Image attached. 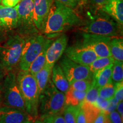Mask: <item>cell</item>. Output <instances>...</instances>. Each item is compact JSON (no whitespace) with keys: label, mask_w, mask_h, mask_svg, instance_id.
Returning <instances> with one entry per match:
<instances>
[{"label":"cell","mask_w":123,"mask_h":123,"mask_svg":"<svg viewBox=\"0 0 123 123\" xmlns=\"http://www.w3.org/2000/svg\"><path fill=\"white\" fill-rule=\"evenodd\" d=\"M80 22V18L74 9L54 0L43 32L48 38L53 37L79 25Z\"/></svg>","instance_id":"cell-1"},{"label":"cell","mask_w":123,"mask_h":123,"mask_svg":"<svg viewBox=\"0 0 123 123\" xmlns=\"http://www.w3.org/2000/svg\"><path fill=\"white\" fill-rule=\"evenodd\" d=\"M17 81L25 103L26 112L31 120L38 117L39 92L34 76L29 71L20 70Z\"/></svg>","instance_id":"cell-2"},{"label":"cell","mask_w":123,"mask_h":123,"mask_svg":"<svg viewBox=\"0 0 123 123\" xmlns=\"http://www.w3.org/2000/svg\"><path fill=\"white\" fill-rule=\"evenodd\" d=\"M65 107L64 93L55 87L51 77L46 89L39 95L38 112L41 119L63 113Z\"/></svg>","instance_id":"cell-3"},{"label":"cell","mask_w":123,"mask_h":123,"mask_svg":"<svg viewBox=\"0 0 123 123\" xmlns=\"http://www.w3.org/2000/svg\"><path fill=\"white\" fill-rule=\"evenodd\" d=\"M25 39L19 35L12 37L0 47V66L6 73L19 64Z\"/></svg>","instance_id":"cell-4"},{"label":"cell","mask_w":123,"mask_h":123,"mask_svg":"<svg viewBox=\"0 0 123 123\" xmlns=\"http://www.w3.org/2000/svg\"><path fill=\"white\" fill-rule=\"evenodd\" d=\"M79 30L86 34H92L103 36L116 37L121 33V25L108 15H96Z\"/></svg>","instance_id":"cell-5"},{"label":"cell","mask_w":123,"mask_h":123,"mask_svg":"<svg viewBox=\"0 0 123 123\" xmlns=\"http://www.w3.org/2000/svg\"><path fill=\"white\" fill-rule=\"evenodd\" d=\"M51 40L42 35H35L25 39L18 65L21 70L28 71L32 62Z\"/></svg>","instance_id":"cell-6"},{"label":"cell","mask_w":123,"mask_h":123,"mask_svg":"<svg viewBox=\"0 0 123 123\" xmlns=\"http://www.w3.org/2000/svg\"><path fill=\"white\" fill-rule=\"evenodd\" d=\"M3 92L6 106L26 112L25 103L17 81V75L12 71L7 73L5 78L3 82Z\"/></svg>","instance_id":"cell-7"},{"label":"cell","mask_w":123,"mask_h":123,"mask_svg":"<svg viewBox=\"0 0 123 123\" xmlns=\"http://www.w3.org/2000/svg\"><path fill=\"white\" fill-rule=\"evenodd\" d=\"M59 66L67 78L69 85L73 81L82 79H91L93 74L88 66H83L71 61L67 56H64L59 61Z\"/></svg>","instance_id":"cell-8"},{"label":"cell","mask_w":123,"mask_h":123,"mask_svg":"<svg viewBox=\"0 0 123 123\" xmlns=\"http://www.w3.org/2000/svg\"><path fill=\"white\" fill-rule=\"evenodd\" d=\"M83 38L82 44L91 49L98 57L111 56L110 44L112 37L83 33Z\"/></svg>","instance_id":"cell-9"},{"label":"cell","mask_w":123,"mask_h":123,"mask_svg":"<svg viewBox=\"0 0 123 123\" xmlns=\"http://www.w3.org/2000/svg\"><path fill=\"white\" fill-rule=\"evenodd\" d=\"M65 56L83 66H89L98 58L93 51L83 44L70 46L66 49Z\"/></svg>","instance_id":"cell-10"},{"label":"cell","mask_w":123,"mask_h":123,"mask_svg":"<svg viewBox=\"0 0 123 123\" xmlns=\"http://www.w3.org/2000/svg\"><path fill=\"white\" fill-rule=\"evenodd\" d=\"M15 7L18 13V27L30 32L37 30L33 21V0H21Z\"/></svg>","instance_id":"cell-11"},{"label":"cell","mask_w":123,"mask_h":123,"mask_svg":"<svg viewBox=\"0 0 123 123\" xmlns=\"http://www.w3.org/2000/svg\"><path fill=\"white\" fill-rule=\"evenodd\" d=\"M68 43V38L66 34H62L51 42L47 47L46 53V64L53 69L56 62L63 54Z\"/></svg>","instance_id":"cell-12"},{"label":"cell","mask_w":123,"mask_h":123,"mask_svg":"<svg viewBox=\"0 0 123 123\" xmlns=\"http://www.w3.org/2000/svg\"><path fill=\"white\" fill-rule=\"evenodd\" d=\"M54 0H33V21L38 31H43Z\"/></svg>","instance_id":"cell-13"},{"label":"cell","mask_w":123,"mask_h":123,"mask_svg":"<svg viewBox=\"0 0 123 123\" xmlns=\"http://www.w3.org/2000/svg\"><path fill=\"white\" fill-rule=\"evenodd\" d=\"M27 120H31L24 111L9 106L0 108V123H22Z\"/></svg>","instance_id":"cell-14"},{"label":"cell","mask_w":123,"mask_h":123,"mask_svg":"<svg viewBox=\"0 0 123 123\" xmlns=\"http://www.w3.org/2000/svg\"><path fill=\"white\" fill-rule=\"evenodd\" d=\"M18 18L15 7H6L0 5V31H9L17 28Z\"/></svg>","instance_id":"cell-15"},{"label":"cell","mask_w":123,"mask_h":123,"mask_svg":"<svg viewBox=\"0 0 123 123\" xmlns=\"http://www.w3.org/2000/svg\"><path fill=\"white\" fill-rule=\"evenodd\" d=\"M121 26L123 24V0H107L100 9Z\"/></svg>","instance_id":"cell-16"},{"label":"cell","mask_w":123,"mask_h":123,"mask_svg":"<svg viewBox=\"0 0 123 123\" xmlns=\"http://www.w3.org/2000/svg\"><path fill=\"white\" fill-rule=\"evenodd\" d=\"M51 80L55 87L63 93H65L70 87L67 78L59 64H55L53 67Z\"/></svg>","instance_id":"cell-17"},{"label":"cell","mask_w":123,"mask_h":123,"mask_svg":"<svg viewBox=\"0 0 123 123\" xmlns=\"http://www.w3.org/2000/svg\"><path fill=\"white\" fill-rule=\"evenodd\" d=\"M86 94V91H80L69 87L68 90L64 93L66 105L76 107L81 105L83 102Z\"/></svg>","instance_id":"cell-18"},{"label":"cell","mask_w":123,"mask_h":123,"mask_svg":"<svg viewBox=\"0 0 123 123\" xmlns=\"http://www.w3.org/2000/svg\"><path fill=\"white\" fill-rule=\"evenodd\" d=\"M51 73L52 68L45 65L42 70L33 75L37 84L39 95L42 94L47 87L51 77Z\"/></svg>","instance_id":"cell-19"},{"label":"cell","mask_w":123,"mask_h":123,"mask_svg":"<svg viewBox=\"0 0 123 123\" xmlns=\"http://www.w3.org/2000/svg\"><path fill=\"white\" fill-rule=\"evenodd\" d=\"M113 64L98 71L93 74V80L99 88L112 81L111 75Z\"/></svg>","instance_id":"cell-20"},{"label":"cell","mask_w":123,"mask_h":123,"mask_svg":"<svg viewBox=\"0 0 123 123\" xmlns=\"http://www.w3.org/2000/svg\"><path fill=\"white\" fill-rule=\"evenodd\" d=\"M110 49L111 56L115 61L123 62V40L122 37H112Z\"/></svg>","instance_id":"cell-21"},{"label":"cell","mask_w":123,"mask_h":123,"mask_svg":"<svg viewBox=\"0 0 123 123\" xmlns=\"http://www.w3.org/2000/svg\"><path fill=\"white\" fill-rule=\"evenodd\" d=\"M52 42V41L47 44L41 53L38 55V56L34 61L29 66L28 71L33 75L36 74L38 72L43 68L46 64V53L47 47Z\"/></svg>","instance_id":"cell-22"},{"label":"cell","mask_w":123,"mask_h":123,"mask_svg":"<svg viewBox=\"0 0 123 123\" xmlns=\"http://www.w3.org/2000/svg\"><path fill=\"white\" fill-rule=\"evenodd\" d=\"M81 107L83 110L86 123H93L97 116L101 111L94 104L84 101L81 104Z\"/></svg>","instance_id":"cell-23"},{"label":"cell","mask_w":123,"mask_h":123,"mask_svg":"<svg viewBox=\"0 0 123 123\" xmlns=\"http://www.w3.org/2000/svg\"><path fill=\"white\" fill-rule=\"evenodd\" d=\"M115 60L111 56L105 57H98L94 61H93L88 66L89 68L93 75L97 71L101 69L112 65Z\"/></svg>","instance_id":"cell-24"},{"label":"cell","mask_w":123,"mask_h":123,"mask_svg":"<svg viewBox=\"0 0 123 123\" xmlns=\"http://www.w3.org/2000/svg\"><path fill=\"white\" fill-rule=\"evenodd\" d=\"M111 80L113 84L123 81V63L122 62L115 61L112 67Z\"/></svg>","instance_id":"cell-25"},{"label":"cell","mask_w":123,"mask_h":123,"mask_svg":"<svg viewBox=\"0 0 123 123\" xmlns=\"http://www.w3.org/2000/svg\"><path fill=\"white\" fill-rule=\"evenodd\" d=\"M114 96L115 86L112 81L99 88V96L103 99L110 100L113 99Z\"/></svg>","instance_id":"cell-26"},{"label":"cell","mask_w":123,"mask_h":123,"mask_svg":"<svg viewBox=\"0 0 123 123\" xmlns=\"http://www.w3.org/2000/svg\"><path fill=\"white\" fill-rule=\"evenodd\" d=\"M77 108L78 106L66 105L63 112V116L66 123H76Z\"/></svg>","instance_id":"cell-27"},{"label":"cell","mask_w":123,"mask_h":123,"mask_svg":"<svg viewBox=\"0 0 123 123\" xmlns=\"http://www.w3.org/2000/svg\"><path fill=\"white\" fill-rule=\"evenodd\" d=\"M99 87L95 84V82L93 78V82L90 88L86 92L84 102L93 104L96 101L97 98L99 97Z\"/></svg>","instance_id":"cell-28"},{"label":"cell","mask_w":123,"mask_h":123,"mask_svg":"<svg viewBox=\"0 0 123 123\" xmlns=\"http://www.w3.org/2000/svg\"><path fill=\"white\" fill-rule=\"evenodd\" d=\"M93 82V78L91 79L78 80L73 81L70 84V87L80 91H86L90 88Z\"/></svg>","instance_id":"cell-29"},{"label":"cell","mask_w":123,"mask_h":123,"mask_svg":"<svg viewBox=\"0 0 123 123\" xmlns=\"http://www.w3.org/2000/svg\"><path fill=\"white\" fill-rule=\"evenodd\" d=\"M41 120L45 123H66L63 113L46 117Z\"/></svg>","instance_id":"cell-30"},{"label":"cell","mask_w":123,"mask_h":123,"mask_svg":"<svg viewBox=\"0 0 123 123\" xmlns=\"http://www.w3.org/2000/svg\"><path fill=\"white\" fill-rule=\"evenodd\" d=\"M115 96L114 98L117 102L123 101V81L114 84Z\"/></svg>","instance_id":"cell-31"},{"label":"cell","mask_w":123,"mask_h":123,"mask_svg":"<svg viewBox=\"0 0 123 123\" xmlns=\"http://www.w3.org/2000/svg\"><path fill=\"white\" fill-rule=\"evenodd\" d=\"M109 104H110V101L103 99V98L99 96L97 98L96 101H95V103L93 104H94L96 107H98L101 111L105 112L107 110Z\"/></svg>","instance_id":"cell-32"},{"label":"cell","mask_w":123,"mask_h":123,"mask_svg":"<svg viewBox=\"0 0 123 123\" xmlns=\"http://www.w3.org/2000/svg\"><path fill=\"white\" fill-rule=\"evenodd\" d=\"M108 116L111 123H123V120L116 110L110 112Z\"/></svg>","instance_id":"cell-33"},{"label":"cell","mask_w":123,"mask_h":123,"mask_svg":"<svg viewBox=\"0 0 123 123\" xmlns=\"http://www.w3.org/2000/svg\"><path fill=\"white\" fill-rule=\"evenodd\" d=\"M93 123H111L109 119L107 113L105 112L101 111Z\"/></svg>","instance_id":"cell-34"},{"label":"cell","mask_w":123,"mask_h":123,"mask_svg":"<svg viewBox=\"0 0 123 123\" xmlns=\"http://www.w3.org/2000/svg\"><path fill=\"white\" fill-rule=\"evenodd\" d=\"M76 123H86L85 116L81 105L78 106L77 108Z\"/></svg>","instance_id":"cell-35"},{"label":"cell","mask_w":123,"mask_h":123,"mask_svg":"<svg viewBox=\"0 0 123 123\" xmlns=\"http://www.w3.org/2000/svg\"><path fill=\"white\" fill-rule=\"evenodd\" d=\"M67 6L74 9L79 4L80 0H56Z\"/></svg>","instance_id":"cell-36"},{"label":"cell","mask_w":123,"mask_h":123,"mask_svg":"<svg viewBox=\"0 0 123 123\" xmlns=\"http://www.w3.org/2000/svg\"><path fill=\"white\" fill-rule=\"evenodd\" d=\"M21 0H1L0 5L6 7H14L16 6Z\"/></svg>","instance_id":"cell-37"},{"label":"cell","mask_w":123,"mask_h":123,"mask_svg":"<svg viewBox=\"0 0 123 123\" xmlns=\"http://www.w3.org/2000/svg\"><path fill=\"white\" fill-rule=\"evenodd\" d=\"M110 104H109V106L108 107L107 110L106 111L105 113L108 114L110 112H111L113 111H115L116 110V106L117 104V101L116 100V99L115 98H113V99L110 100Z\"/></svg>","instance_id":"cell-38"},{"label":"cell","mask_w":123,"mask_h":123,"mask_svg":"<svg viewBox=\"0 0 123 123\" xmlns=\"http://www.w3.org/2000/svg\"><path fill=\"white\" fill-rule=\"evenodd\" d=\"M90 1L92 5L96 6V7L100 9L105 4L107 0H90Z\"/></svg>","instance_id":"cell-39"},{"label":"cell","mask_w":123,"mask_h":123,"mask_svg":"<svg viewBox=\"0 0 123 123\" xmlns=\"http://www.w3.org/2000/svg\"><path fill=\"white\" fill-rule=\"evenodd\" d=\"M116 111L118 112V113L120 115L121 117L123 119V101H119L117 103L116 106Z\"/></svg>","instance_id":"cell-40"},{"label":"cell","mask_w":123,"mask_h":123,"mask_svg":"<svg viewBox=\"0 0 123 123\" xmlns=\"http://www.w3.org/2000/svg\"><path fill=\"white\" fill-rule=\"evenodd\" d=\"M33 123H45L43 122L42 120H35Z\"/></svg>","instance_id":"cell-41"},{"label":"cell","mask_w":123,"mask_h":123,"mask_svg":"<svg viewBox=\"0 0 123 123\" xmlns=\"http://www.w3.org/2000/svg\"><path fill=\"white\" fill-rule=\"evenodd\" d=\"M22 123H33L32 122V121L31 120H27L24 121V122Z\"/></svg>","instance_id":"cell-42"},{"label":"cell","mask_w":123,"mask_h":123,"mask_svg":"<svg viewBox=\"0 0 123 123\" xmlns=\"http://www.w3.org/2000/svg\"><path fill=\"white\" fill-rule=\"evenodd\" d=\"M2 72H1V71L0 70V81H1V80L2 79Z\"/></svg>","instance_id":"cell-43"},{"label":"cell","mask_w":123,"mask_h":123,"mask_svg":"<svg viewBox=\"0 0 123 123\" xmlns=\"http://www.w3.org/2000/svg\"><path fill=\"white\" fill-rule=\"evenodd\" d=\"M1 96H0V102H1Z\"/></svg>","instance_id":"cell-44"},{"label":"cell","mask_w":123,"mask_h":123,"mask_svg":"<svg viewBox=\"0 0 123 123\" xmlns=\"http://www.w3.org/2000/svg\"><path fill=\"white\" fill-rule=\"evenodd\" d=\"M0 2H1V1H0Z\"/></svg>","instance_id":"cell-45"},{"label":"cell","mask_w":123,"mask_h":123,"mask_svg":"<svg viewBox=\"0 0 123 123\" xmlns=\"http://www.w3.org/2000/svg\"><path fill=\"white\" fill-rule=\"evenodd\" d=\"M0 1H1V0H0Z\"/></svg>","instance_id":"cell-46"}]
</instances>
